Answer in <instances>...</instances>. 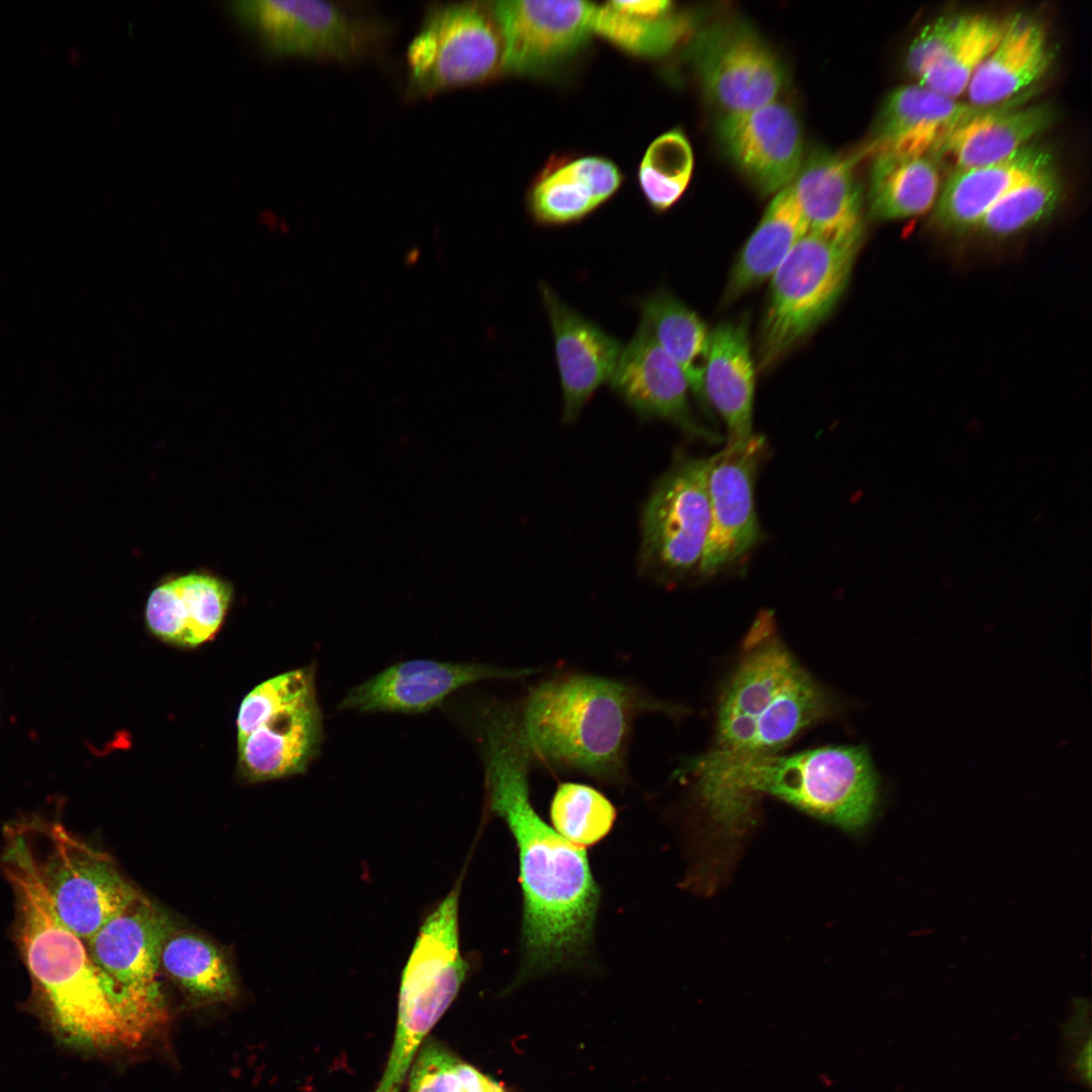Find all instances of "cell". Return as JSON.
Here are the masks:
<instances>
[{
  "mask_svg": "<svg viewBox=\"0 0 1092 1092\" xmlns=\"http://www.w3.org/2000/svg\"><path fill=\"white\" fill-rule=\"evenodd\" d=\"M487 809L512 832L524 899V975L573 966L586 952L600 889L584 848L550 827L530 799L533 764L515 714L488 710L475 719Z\"/></svg>",
  "mask_w": 1092,
  "mask_h": 1092,
  "instance_id": "obj_1",
  "label": "cell"
},
{
  "mask_svg": "<svg viewBox=\"0 0 1092 1092\" xmlns=\"http://www.w3.org/2000/svg\"><path fill=\"white\" fill-rule=\"evenodd\" d=\"M0 868L15 898L19 949L57 1027L96 1048L131 1045L142 1037L102 977L86 943L58 917L17 831L8 825Z\"/></svg>",
  "mask_w": 1092,
  "mask_h": 1092,
  "instance_id": "obj_2",
  "label": "cell"
},
{
  "mask_svg": "<svg viewBox=\"0 0 1092 1092\" xmlns=\"http://www.w3.org/2000/svg\"><path fill=\"white\" fill-rule=\"evenodd\" d=\"M831 712L832 698L785 646L772 613L763 610L753 621L721 694L713 747L687 762L678 777L704 779L780 753Z\"/></svg>",
  "mask_w": 1092,
  "mask_h": 1092,
  "instance_id": "obj_3",
  "label": "cell"
},
{
  "mask_svg": "<svg viewBox=\"0 0 1092 1092\" xmlns=\"http://www.w3.org/2000/svg\"><path fill=\"white\" fill-rule=\"evenodd\" d=\"M532 762L623 784L634 720L680 710L631 682L578 671L553 674L515 706Z\"/></svg>",
  "mask_w": 1092,
  "mask_h": 1092,
  "instance_id": "obj_4",
  "label": "cell"
},
{
  "mask_svg": "<svg viewBox=\"0 0 1092 1092\" xmlns=\"http://www.w3.org/2000/svg\"><path fill=\"white\" fill-rule=\"evenodd\" d=\"M692 783L711 822L727 835L746 828L762 794L847 831L870 822L879 797L878 777L863 746L764 755Z\"/></svg>",
  "mask_w": 1092,
  "mask_h": 1092,
  "instance_id": "obj_5",
  "label": "cell"
},
{
  "mask_svg": "<svg viewBox=\"0 0 1092 1092\" xmlns=\"http://www.w3.org/2000/svg\"><path fill=\"white\" fill-rule=\"evenodd\" d=\"M864 232L808 231L770 278L757 341L768 371L832 312L844 293Z\"/></svg>",
  "mask_w": 1092,
  "mask_h": 1092,
  "instance_id": "obj_6",
  "label": "cell"
},
{
  "mask_svg": "<svg viewBox=\"0 0 1092 1092\" xmlns=\"http://www.w3.org/2000/svg\"><path fill=\"white\" fill-rule=\"evenodd\" d=\"M60 920L85 942L141 893L111 858L39 816L11 823Z\"/></svg>",
  "mask_w": 1092,
  "mask_h": 1092,
  "instance_id": "obj_7",
  "label": "cell"
},
{
  "mask_svg": "<svg viewBox=\"0 0 1092 1092\" xmlns=\"http://www.w3.org/2000/svg\"><path fill=\"white\" fill-rule=\"evenodd\" d=\"M238 763L250 783L305 771L323 740L314 671L301 667L254 688L237 718Z\"/></svg>",
  "mask_w": 1092,
  "mask_h": 1092,
  "instance_id": "obj_8",
  "label": "cell"
},
{
  "mask_svg": "<svg viewBox=\"0 0 1092 1092\" xmlns=\"http://www.w3.org/2000/svg\"><path fill=\"white\" fill-rule=\"evenodd\" d=\"M460 882L422 924L403 969L388 1065L375 1092H398L424 1037L456 998L468 971L458 932Z\"/></svg>",
  "mask_w": 1092,
  "mask_h": 1092,
  "instance_id": "obj_9",
  "label": "cell"
},
{
  "mask_svg": "<svg viewBox=\"0 0 1092 1092\" xmlns=\"http://www.w3.org/2000/svg\"><path fill=\"white\" fill-rule=\"evenodd\" d=\"M230 9L276 57L351 63L372 56L386 36L381 22L338 2L242 0Z\"/></svg>",
  "mask_w": 1092,
  "mask_h": 1092,
  "instance_id": "obj_10",
  "label": "cell"
},
{
  "mask_svg": "<svg viewBox=\"0 0 1092 1092\" xmlns=\"http://www.w3.org/2000/svg\"><path fill=\"white\" fill-rule=\"evenodd\" d=\"M407 60L413 97L490 78L503 62L502 34L491 7L464 2L430 8Z\"/></svg>",
  "mask_w": 1092,
  "mask_h": 1092,
  "instance_id": "obj_11",
  "label": "cell"
},
{
  "mask_svg": "<svg viewBox=\"0 0 1092 1092\" xmlns=\"http://www.w3.org/2000/svg\"><path fill=\"white\" fill-rule=\"evenodd\" d=\"M709 458L678 456L653 487L641 517L640 566L662 579L698 568L711 520Z\"/></svg>",
  "mask_w": 1092,
  "mask_h": 1092,
  "instance_id": "obj_12",
  "label": "cell"
},
{
  "mask_svg": "<svg viewBox=\"0 0 1092 1092\" xmlns=\"http://www.w3.org/2000/svg\"><path fill=\"white\" fill-rule=\"evenodd\" d=\"M169 929L165 915L141 894L85 942L142 1037L165 1018L159 971Z\"/></svg>",
  "mask_w": 1092,
  "mask_h": 1092,
  "instance_id": "obj_13",
  "label": "cell"
},
{
  "mask_svg": "<svg viewBox=\"0 0 1092 1092\" xmlns=\"http://www.w3.org/2000/svg\"><path fill=\"white\" fill-rule=\"evenodd\" d=\"M687 57L706 97L723 115L774 102L785 85L779 58L739 19H719L700 28L690 40Z\"/></svg>",
  "mask_w": 1092,
  "mask_h": 1092,
  "instance_id": "obj_14",
  "label": "cell"
},
{
  "mask_svg": "<svg viewBox=\"0 0 1092 1092\" xmlns=\"http://www.w3.org/2000/svg\"><path fill=\"white\" fill-rule=\"evenodd\" d=\"M767 452L763 436L753 434L739 444H726L709 457L708 493L711 520L699 566L712 576L745 555L759 540L754 503L757 470Z\"/></svg>",
  "mask_w": 1092,
  "mask_h": 1092,
  "instance_id": "obj_15",
  "label": "cell"
},
{
  "mask_svg": "<svg viewBox=\"0 0 1092 1092\" xmlns=\"http://www.w3.org/2000/svg\"><path fill=\"white\" fill-rule=\"evenodd\" d=\"M587 1H497L491 10L503 39L505 72L538 76L575 56L593 32Z\"/></svg>",
  "mask_w": 1092,
  "mask_h": 1092,
  "instance_id": "obj_16",
  "label": "cell"
},
{
  "mask_svg": "<svg viewBox=\"0 0 1092 1092\" xmlns=\"http://www.w3.org/2000/svg\"><path fill=\"white\" fill-rule=\"evenodd\" d=\"M716 133L730 160L764 194L789 186L804 160L800 120L791 106L778 100L722 115Z\"/></svg>",
  "mask_w": 1092,
  "mask_h": 1092,
  "instance_id": "obj_17",
  "label": "cell"
},
{
  "mask_svg": "<svg viewBox=\"0 0 1092 1092\" xmlns=\"http://www.w3.org/2000/svg\"><path fill=\"white\" fill-rule=\"evenodd\" d=\"M609 382L612 390L640 418L668 422L694 438L719 441L716 433L694 417L685 373L658 345L642 320L623 347Z\"/></svg>",
  "mask_w": 1092,
  "mask_h": 1092,
  "instance_id": "obj_18",
  "label": "cell"
},
{
  "mask_svg": "<svg viewBox=\"0 0 1092 1092\" xmlns=\"http://www.w3.org/2000/svg\"><path fill=\"white\" fill-rule=\"evenodd\" d=\"M531 673V668L408 660L391 665L350 690L339 709L363 713H424L467 685L487 679H516Z\"/></svg>",
  "mask_w": 1092,
  "mask_h": 1092,
  "instance_id": "obj_19",
  "label": "cell"
},
{
  "mask_svg": "<svg viewBox=\"0 0 1092 1092\" xmlns=\"http://www.w3.org/2000/svg\"><path fill=\"white\" fill-rule=\"evenodd\" d=\"M539 291L548 315L559 372L562 422L573 423L597 389L611 380L622 343L563 301L545 282Z\"/></svg>",
  "mask_w": 1092,
  "mask_h": 1092,
  "instance_id": "obj_20",
  "label": "cell"
},
{
  "mask_svg": "<svg viewBox=\"0 0 1092 1092\" xmlns=\"http://www.w3.org/2000/svg\"><path fill=\"white\" fill-rule=\"evenodd\" d=\"M919 83L901 86L885 99L862 158L933 156L948 134L980 110Z\"/></svg>",
  "mask_w": 1092,
  "mask_h": 1092,
  "instance_id": "obj_21",
  "label": "cell"
},
{
  "mask_svg": "<svg viewBox=\"0 0 1092 1092\" xmlns=\"http://www.w3.org/2000/svg\"><path fill=\"white\" fill-rule=\"evenodd\" d=\"M233 600V587L205 572L171 577L149 595L145 618L159 639L181 647H195L214 636Z\"/></svg>",
  "mask_w": 1092,
  "mask_h": 1092,
  "instance_id": "obj_22",
  "label": "cell"
},
{
  "mask_svg": "<svg viewBox=\"0 0 1092 1092\" xmlns=\"http://www.w3.org/2000/svg\"><path fill=\"white\" fill-rule=\"evenodd\" d=\"M747 316L717 325L709 335L703 375L705 410L723 419L727 444L747 441L752 432L755 371Z\"/></svg>",
  "mask_w": 1092,
  "mask_h": 1092,
  "instance_id": "obj_23",
  "label": "cell"
},
{
  "mask_svg": "<svg viewBox=\"0 0 1092 1092\" xmlns=\"http://www.w3.org/2000/svg\"><path fill=\"white\" fill-rule=\"evenodd\" d=\"M1052 164L1046 151L1028 145L999 163L953 171L933 207L935 226L952 234L975 230L1004 194Z\"/></svg>",
  "mask_w": 1092,
  "mask_h": 1092,
  "instance_id": "obj_24",
  "label": "cell"
},
{
  "mask_svg": "<svg viewBox=\"0 0 1092 1092\" xmlns=\"http://www.w3.org/2000/svg\"><path fill=\"white\" fill-rule=\"evenodd\" d=\"M1054 121V110L1043 104L981 108L958 125L933 156L947 159L954 171L999 163Z\"/></svg>",
  "mask_w": 1092,
  "mask_h": 1092,
  "instance_id": "obj_25",
  "label": "cell"
},
{
  "mask_svg": "<svg viewBox=\"0 0 1092 1092\" xmlns=\"http://www.w3.org/2000/svg\"><path fill=\"white\" fill-rule=\"evenodd\" d=\"M862 159L813 151L790 184L808 231L835 234L864 232L862 199L854 169Z\"/></svg>",
  "mask_w": 1092,
  "mask_h": 1092,
  "instance_id": "obj_26",
  "label": "cell"
},
{
  "mask_svg": "<svg viewBox=\"0 0 1092 1092\" xmlns=\"http://www.w3.org/2000/svg\"><path fill=\"white\" fill-rule=\"evenodd\" d=\"M1054 59L1048 33L1034 18L1014 15L972 78L966 94L975 107L1005 102L1043 77Z\"/></svg>",
  "mask_w": 1092,
  "mask_h": 1092,
  "instance_id": "obj_27",
  "label": "cell"
},
{
  "mask_svg": "<svg viewBox=\"0 0 1092 1092\" xmlns=\"http://www.w3.org/2000/svg\"><path fill=\"white\" fill-rule=\"evenodd\" d=\"M622 175L602 157H581L559 166L535 184L528 204L534 219L546 225L577 221L619 189Z\"/></svg>",
  "mask_w": 1092,
  "mask_h": 1092,
  "instance_id": "obj_28",
  "label": "cell"
},
{
  "mask_svg": "<svg viewBox=\"0 0 1092 1092\" xmlns=\"http://www.w3.org/2000/svg\"><path fill=\"white\" fill-rule=\"evenodd\" d=\"M808 225L791 186L780 190L739 251L722 296L725 307L771 278Z\"/></svg>",
  "mask_w": 1092,
  "mask_h": 1092,
  "instance_id": "obj_29",
  "label": "cell"
},
{
  "mask_svg": "<svg viewBox=\"0 0 1092 1092\" xmlns=\"http://www.w3.org/2000/svg\"><path fill=\"white\" fill-rule=\"evenodd\" d=\"M639 307L640 320L681 368L690 390L705 408L703 375L710 335L707 325L693 308L664 287L642 298Z\"/></svg>",
  "mask_w": 1092,
  "mask_h": 1092,
  "instance_id": "obj_30",
  "label": "cell"
},
{
  "mask_svg": "<svg viewBox=\"0 0 1092 1092\" xmlns=\"http://www.w3.org/2000/svg\"><path fill=\"white\" fill-rule=\"evenodd\" d=\"M940 174L932 156L873 158L869 206L873 217L896 220L921 215L938 198Z\"/></svg>",
  "mask_w": 1092,
  "mask_h": 1092,
  "instance_id": "obj_31",
  "label": "cell"
},
{
  "mask_svg": "<svg viewBox=\"0 0 1092 1092\" xmlns=\"http://www.w3.org/2000/svg\"><path fill=\"white\" fill-rule=\"evenodd\" d=\"M160 962L167 975L196 1002L225 1001L236 995V980L226 958L200 935L169 929Z\"/></svg>",
  "mask_w": 1092,
  "mask_h": 1092,
  "instance_id": "obj_32",
  "label": "cell"
},
{
  "mask_svg": "<svg viewBox=\"0 0 1092 1092\" xmlns=\"http://www.w3.org/2000/svg\"><path fill=\"white\" fill-rule=\"evenodd\" d=\"M1010 17L967 14L957 37L918 83L952 99L966 93L975 73L1004 34Z\"/></svg>",
  "mask_w": 1092,
  "mask_h": 1092,
  "instance_id": "obj_33",
  "label": "cell"
},
{
  "mask_svg": "<svg viewBox=\"0 0 1092 1092\" xmlns=\"http://www.w3.org/2000/svg\"><path fill=\"white\" fill-rule=\"evenodd\" d=\"M1062 190L1061 179L1052 164L1004 194L984 214L975 230L994 239L1022 233L1054 212Z\"/></svg>",
  "mask_w": 1092,
  "mask_h": 1092,
  "instance_id": "obj_34",
  "label": "cell"
},
{
  "mask_svg": "<svg viewBox=\"0 0 1092 1092\" xmlns=\"http://www.w3.org/2000/svg\"><path fill=\"white\" fill-rule=\"evenodd\" d=\"M689 16L674 11L659 17H637L606 3L597 6L593 32L632 55L656 58L669 53L691 31Z\"/></svg>",
  "mask_w": 1092,
  "mask_h": 1092,
  "instance_id": "obj_35",
  "label": "cell"
},
{
  "mask_svg": "<svg viewBox=\"0 0 1092 1092\" xmlns=\"http://www.w3.org/2000/svg\"><path fill=\"white\" fill-rule=\"evenodd\" d=\"M694 168V154L682 130L670 129L647 148L639 166L641 190L656 211H665L686 191Z\"/></svg>",
  "mask_w": 1092,
  "mask_h": 1092,
  "instance_id": "obj_36",
  "label": "cell"
},
{
  "mask_svg": "<svg viewBox=\"0 0 1092 1092\" xmlns=\"http://www.w3.org/2000/svg\"><path fill=\"white\" fill-rule=\"evenodd\" d=\"M550 816L557 833L583 848L599 842L610 832L616 820V809L597 789L565 782L559 784L553 795Z\"/></svg>",
  "mask_w": 1092,
  "mask_h": 1092,
  "instance_id": "obj_37",
  "label": "cell"
},
{
  "mask_svg": "<svg viewBox=\"0 0 1092 1092\" xmlns=\"http://www.w3.org/2000/svg\"><path fill=\"white\" fill-rule=\"evenodd\" d=\"M459 1060L437 1042H426L416 1056L408 1092H459Z\"/></svg>",
  "mask_w": 1092,
  "mask_h": 1092,
  "instance_id": "obj_38",
  "label": "cell"
},
{
  "mask_svg": "<svg viewBox=\"0 0 1092 1092\" xmlns=\"http://www.w3.org/2000/svg\"><path fill=\"white\" fill-rule=\"evenodd\" d=\"M967 14L944 16L926 25L906 55V68L917 80L944 54L961 31Z\"/></svg>",
  "mask_w": 1092,
  "mask_h": 1092,
  "instance_id": "obj_39",
  "label": "cell"
},
{
  "mask_svg": "<svg viewBox=\"0 0 1092 1092\" xmlns=\"http://www.w3.org/2000/svg\"><path fill=\"white\" fill-rule=\"evenodd\" d=\"M459 1092H503V1087L495 1080L481 1073L474 1067L459 1062L457 1066Z\"/></svg>",
  "mask_w": 1092,
  "mask_h": 1092,
  "instance_id": "obj_40",
  "label": "cell"
},
{
  "mask_svg": "<svg viewBox=\"0 0 1092 1092\" xmlns=\"http://www.w3.org/2000/svg\"><path fill=\"white\" fill-rule=\"evenodd\" d=\"M617 10L637 17H659L674 11L673 3L667 0L646 1H610Z\"/></svg>",
  "mask_w": 1092,
  "mask_h": 1092,
  "instance_id": "obj_41",
  "label": "cell"
},
{
  "mask_svg": "<svg viewBox=\"0 0 1092 1092\" xmlns=\"http://www.w3.org/2000/svg\"><path fill=\"white\" fill-rule=\"evenodd\" d=\"M504 1092V1091H503Z\"/></svg>",
  "mask_w": 1092,
  "mask_h": 1092,
  "instance_id": "obj_42",
  "label": "cell"
}]
</instances>
